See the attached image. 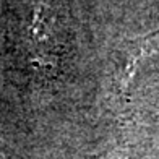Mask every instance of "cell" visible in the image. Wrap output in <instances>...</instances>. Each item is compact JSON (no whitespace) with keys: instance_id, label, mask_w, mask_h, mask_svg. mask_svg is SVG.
Returning a JSON list of instances; mask_svg holds the SVG:
<instances>
[{"instance_id":"6da1fadb","label":"cell","mask_w":159,"mask_h":159,"mask_svg":"<svg viewBox=\"0 0 159 159\" xmlns=\"http://www.w3.org/2000/svg\"><path fill=\"white\" fill-rule=\"evenodd\" d=\"M44 8H36L30 28V42L33 52H52V30L47 25Z\"/></svg>"}]
</instances>
